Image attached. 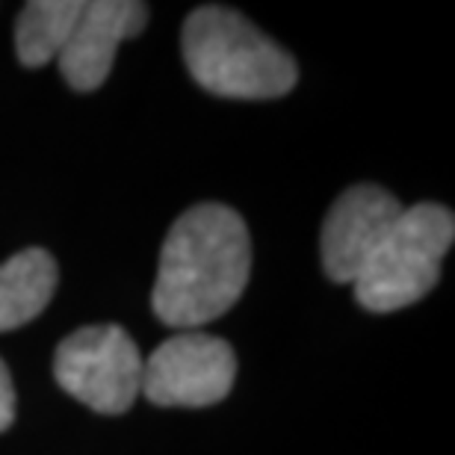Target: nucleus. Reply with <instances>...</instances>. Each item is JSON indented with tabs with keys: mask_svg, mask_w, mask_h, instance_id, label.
Returning a JSON list of instances; mask_svg holds the SVG:
<instances>
[{
	"mask_svg": "<svg viewBox=\"0 0 455 455\" xmlns=\"http://www.w3.org/2000/svg\"><path fill=\"white\" fill-rule=\"evenodd\" d=\"M452 240V211L432 202L405 207L355 278L358 305L370 314H390L420 302L438 284L441 263Z\"/></svg>",
	"mask_w": 455,
	"mask_h": 455,
	"instance_id": "nucleus-3",
	"label": "nucleus"
},
{
	"mask_svg": "<svg viewBox=\"0 0 455 455\" xmlns=\"http://www.w3.org/2000/svg\"><path fill=\"white\" fill-rule=\"evenodd\" d=\"M405 204L376 184H358L340 193L325 213L320 254L323 269L334 284H355L372 251L399 220Z\"/></svg>",
	"mask_w": 455,
	"mask_h": 455,
	"instance_id": "nucleus-6",
	"label": "nucleus"
},
{
	"mask_svg": "<svg viewBox=\"0 0 455 455\" xmlns=\"http://www.w3.org/2000/svg\"><path fill=\"white\" fill-rule=\"evenodd\" d=\"M187 71L204 92L234 101H272L296 86L290 53L231 6H198L180 30Z\"/></svg>",
	"mask_w": 455,
	"mask_h": 455,
	"instance_id": "nucleus-2",
	"label": "nucleus"
},
{
	"mask_svg": "<svg viewBox=\"0 0 455 455\" xmlns=\"http://www.w3.org/2000/svg\"><path fill=\"white\" fill-rule=\"evenodd\" d=\"M60 269L44 249H24L0 267V331L33 323L57 293Z\"/></svg>",
	"mask_w": 455,
	"mask_h": 455,
	"instance_id": "nucleus-8",
	"label": "nucleus"
},
{
	"mask_svg": "<svg viewBox=\"0 0 455 455\" xmlns=\"http://www.w3.org/2000/svg\"><path fill=\"white\" fill-rule=\"evenodd\" d=\"M15 420V385L4 358H0V432H6Z\"/></svg>",
	"mask_w": 455,
	"mask_h": 455,
	"instance_id": "nucleus-10",
	"label": "nucleus"
},
{
	"mask_svg": "<svg viewBox=\"0 0 455 455\" xmlns=\"http://www.w3.org/2000/svg\"><path fill=\"white\" fill-rule=\"evenodd\" d=\"M84 4L80 0H30L15 21V53L27 68H42L66 48Z\"/></svg>",
	"mask_w": 455,
	"mask_h": 455,
	"instance_id": "nucleus-9",
	"label": "nucleus"
},
{
	"mask_svg": "<svg viewBox=\"0 0 455 455\" xmlns=\"http://www.w3.org/2000/svg\"><path fill=\"white\" fill-rule=\"evenodd\" d=\"M148 24V6L136 0H92L84 4L66 48L57 57L66 84L75 92H95L110 77L116 51Z\"/></svg>",
	"mask_w": 455,
	"mask_h": 455,
	"instance_id": "nucleus-7",
	"label": "nucleus"
},
{
	"mask_svg": "<svg viewBox=\"0 0 455 455\" xmlns=\"http://www.w3.org/2000/svg\"><path fill=\"white\" fill-rule=\"evenodd\" d=\"M53 376L77 403L118 417L142 394V355L122 325H86L57 346Z\"/></svg>",
	"mask_w": 455,
	"mask_h": 455,
	"instance_id": "nucleus-4",
	"label": "nucleus"
},
{
	"mask_svg": "<svg viewBox=\"0 0 455 455\" xmlns=\"http://www.w3.org/2000/svg\"><path fill=\"white\" fill-rule=\"evenodd\" d=\"M236 355L207 331H180L142 361V396L160 408H207L231 394Z\"/></svg>",
	"mask_w": 455,
	"mask_h": 455,
	"instance_id": "nucleus-5",
	"label": "nucleus"
},
{
	"mask_svg": "<svg viewBox=\"0 0 455 455\" xmlns=\"http://www.w3.org/2000/svg\"><path fill=\"white\" fill-rule=\"evenodd\" d=\"M251 275V236L243 216L225 204L189 207L160 249L154 316L180 331H198L240 302Z\"/></svg>",
	"mask_w": 455,
	"mask_h": 455,
	"instance_id": "nucleus-1",
	"label": "nucleus"
}]
</instances>
